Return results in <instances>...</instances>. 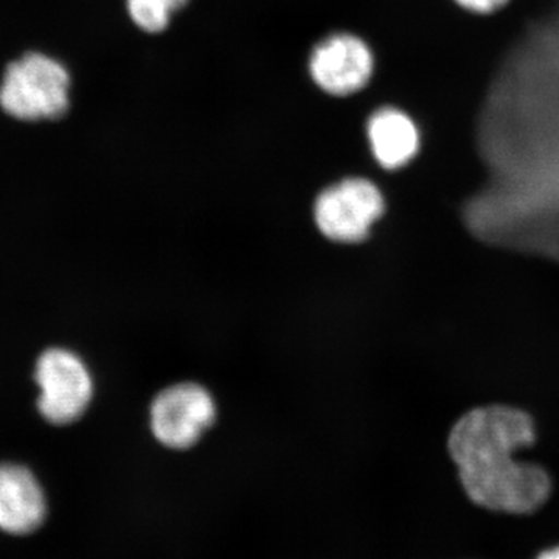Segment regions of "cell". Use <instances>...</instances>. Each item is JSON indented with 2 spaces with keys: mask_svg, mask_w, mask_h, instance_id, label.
<instances>
[{
  "mask_svg": "<svg viewBox=\"0 0 559 559\" xmlns=\"http://www.w3.org/2000/svg\"><path fill=\"white\" fill-rule=\"evenodd\" d=\"M533 440L532 419L510 407H481L460 419L451 432L450 452L468 498L499 513L540 509L550 496L549 474L516 459Z\"/></svg>",
  "mask_w": 559,
  "mask_h": 559,
  "instance_id": "cell-1",
  "label": "cell"
},
{
  "mask_svg": "<svg viewBox=\"0 0 559 559\" xmlns=\"http://www.w3.org/2000/svg\"><path fill=\"white\" fill-rule=\"evenodd\" d=\"M68 70L43 53L24 55L11 62L0 84V106L17 120H55L68 112Z\"/></svg>",
  "mask_w": 559,
  "mask_h": 559,
  "instance_id": "cell-2",
  "label": "cell"
},
{
  "mask_svg": "<svg viewBox=\"0 0 559 559\" xmlns=\"http://www.w3.org/2000/svg\"><path fill=\"white\" fill-rule=\"evenodd\" d=\"M40 393V415L53 425H69L86 412L94 393L90 370L83 360L64 348L40 355L35 371Z\"/></svg>",
  "mask_w": 559,
  "mask_h": 559,
  "instance_id": "cell-3",
  "label": "cell"
},
{
  "mask_svg": "<svg viewBox=\"0 0 559 559\" xmlns=\"http://www.w3.org/2000/svg\"><path fill=\"white\" fill-rule=\"evenodd\" d=\"M384 213V198L373 182L349 178L319 194L314 218L326 238L337 242H359Z\"/></svg>",
  "mask_w": 559,
  "mask_h": 559,
  "instance_id": "cell-4",
  "label": "cell"
},
{
  "mask_svg": "<svg viewBox=\"0 0 559 559\" xmlns=\"http://www.w3.org/2000/svg\"><path fill=\"white\" fill-rule=\"evenodd\" d=\"M212 395L198 384L165 389L151 406V429L165 447L187 450L201 439L215 419Z\"/></svg>",
  "mask_w": 559,
  "mask_h": 559,
  "instance_id": "cell-5",
  "label": "cell"
},
{
  "mask_svg": "<svg viewBox=\"0 0 559 559\" xmlns=\"http://www.w3.org/2000/svg\"><path fill=\"white\" fill-rule=\"evenodd\" d=\"M373 70L370 47L349 33H336L320 40L310 58L312 81L333 97H348L362 91Z\"/></svg>",
  "mask_w": 559,
  "mask_h": 559,
  "instance_id": "cell-6",
  "label": "cell"
},
{
  "mask_svg": "<svg viewBox=\"0 0 559 559\" xmlns=\"http://www.w3.org/2000/svg\"><path fill=\"white\" fill-rule=\"evenodd\" d=\"M47 516L46 495L31 471L20 465H0V530L28 535Z\"/></svg>",
  "mask_w": 559,
  "mask_h": 559,
  "instance_id": "cell-7",
  "label": "cell"
},
{
  "mask_svg": "<svg viewBox=\"0 0 559 559\" xmlns=\"http://www.w3.org/2000/svg\"><path fill=\"white\" fill-rule=\"evenodd\" d=\"M371 153L381 167L399 170L414 159L419 134L409 116L395 108H382L367 123Z\"/></svg>",
  "mask_w": 559,
  "mask_h": 559,
  "instance_id": "cell-8",
  "label": "cell"
},
{
  "mask_svg": "<svg viewBox=\"0 0 559 559\" xmlns=\"http://www.w3.org/2000/svg\"><path fill=\"white\" fill-rule=\"evenodd\" d=\"M189 0H127L131 20L146 33H160L170 25L173 14L178 13Z\"/></svg>",
  "mask_w": 559,
  "mask_h": 559,
  "instance_id": "cell-9",
  "label": "cell"
},
{
  "mask_svg": "<svg viewBox=\"0 0 559 559\" xmlns=\"http://www.w3.org/2000/svg\"><path fill=\"white\" fill-rule=\"evenodd\" d=\"M463 9L474 11V13H491L500 9L507 0H455Z\"/></svg>",
  "mask_w": 559,
  "mask_h": 559,
  "instance_id": "cell-10",
  "label": "cell"
},
{
  "mask_svg": "<svg viewBox=\"0 0 559 559\" xmlns=\"http://www.w3.org/2000/svg\"><path fill=\"white\" fill-rule=\"evenodd\" d=\"M536 559H559V546L554 547V549L543 551V554H540Z\"/></svg>",
  "mask_w": 559,
  "mask_h": 559,
  "instance_id": "cell-11",
  "label": "cell"
}]
</instances>
